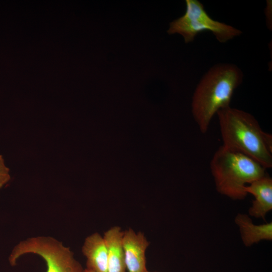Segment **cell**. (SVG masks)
<instances>
[{"label": "cell", "mask_w": 272, "mask_h": 272, "mask_svg": "<svg viewBox=\"0 0 272 272\" xmlns=\"http://www.w3.org/2000/svg\"><path fill=\"white\" fill-rule=\"evenodd\" d=\"M216 114L223 146L248 156L266 169L272 167V136L252 114L230 106Z\"/></svg>", "instance_id": "6da1fadb"}, {"label": "cell", "mask_w": 272, "mask_h": 272, "mask_svg": "<svg viewBox=\"0 0 272 272\" xmlns=\"http://www.w3.org/2000/svg\"><path fill=\"white\" fill-rule=\"evenodd\" d=\"M243 75L236 65L220 63L203 76L193 93L192 116L200 131L206 133L217 112L230 107L235 90L242 83Z\"/></svg>", "instance_id": "7a4b0ae2"}, {"label": "cell", "mask_w": 272, "mask_h": 272, "mask_svg": "<svg viewBox=\"0 0 272 272\" xmlns=\"http://www.w3.org/2000/svg\"><path fill=\"white\" fill-rule=\"evenodd\" d=\"M210 165L218 192L235 200L247 196V184L267 174L257 161L223 145L215 152Z\"/></svg>", "instance_id": "3957f363"}, {"label": "cell", "mask_w": 272, "mask_h": 272, "mask_svg": "<svg viewBox=\"0 0 272 272\" xmlns=\"http://www.w3.org/2000/svg\"><path fill=\"white\" fill-rule=\"evenodd\" d=\"M28 254H36L43 258L47 266L46 272H84V270L70 248L51 236L32 237L19 242L9 255L10 264L15 266L20 257Z\"/></svg>", "instance_id": "277c9868"}, {"label": "cell", "mask_w": 272, "mask_h": 272, "mask_svg": "<svg viewBox=\"0 0 272 272\" xmlns=\"http://www.w3.org/2000/svg\"><path fill=\"white\" fill-rule=\"evenodd\" d=\"M185 3V13L170 23L167 30L169 34H179L187 43L193 41L197 34L202 31H211L221 43L226 42L242 34L240 30L213 19L199 1L186 0Z\"/></svg>", "instance_id": "5b68a950"}, {"label": "cell", "mask_w": 272, "mask_h": 272, "mask_svg": "<svg viewBox=\"0 0 272 272\" xmlns=\"http://www.w3.org/2000/svg\"><path fill=\"white\" fill-rule=\"evenodd\" d=\"M150 243L144 233L132 229L123 232L122 245L126 268L128 272H146V251Z\"/></svg>", "instance_id": "8992f818"}, {"label": "cell", "mask_w": 272, "mask_h": 272, "mask_svg": "<svg viewBox=\"0 0 272 272\" xmlns=\"http://www.w3.org/2000/svg\"><path fill=\"white\" fill-rule=\"evenodd\" d=\"M245 192L252 194L255 199L249 209L250 216L265 219L272 209V179L267 174L246 185Z\"/></svg>", "instance_id": "52a82bcc"}, {"label": "cell", "mask_w": 272, "mask_h": 272, "mask_svg": "<svg viewBox=\"0 0 272 272\" xmlns=\"http://www.w3.org/2000/svg\"><path fill=\"white\" fill-rule=\"evenodd\" d=\"M86 258V269L91 272H107V252L105 241L98 233L86 238L82 248Z\"/></svg>", "instance_id": "ba28073f"}, {"label": "cell", "mask_w": 272, "mask_h": 272, "mask_svg": "<svg viewBox=\"0 0 272 272\" xmlns=\"http://www.w3.org/2000/svg\"><path fill=\"white\" fill-rule=\"evenodd\" d=\"M123 235L121 228L115 226L106 231L103 236L107 252V272L126 271Z\"/></svg>", "instance_id": "9c48e42d"}, {"label": "cell", "mask_w": 272, "mask_h": 272, "mask_svg": "<svg viewBox=\"0 0 272 272\" xmlns=\"http://www.w3.org/2000/svg\"><path fill=\"white\" fill-rule=\"evenodd\" d=\"M235 222L239 226L243 242L246 246H250L262 240H271V222L256 225L246 215L238 214Z\"/></svg>", "instance_id": "30bf717a"}, {"label": "cell", "mask_w": 272, "mask_h": 272, "mask_svg": "<svg viewBox=\"0 0 272 272\" xmlns=\"http://www.w3.org/2000/svg\"><path fill=\"white\" fill-rule=\"evenodd\" d=\"M9 169L6 166L2 155H0V189L10 180Z\"/></svg>", "instance_id": "8fae6325"}, {"label": "cell", "mask_w": 272, "mask_h": 272, "mask_svg": "<svg viewBox=\"0 0 272 272\" xmlns=\"http://www.w3.org/2000/svg\"><path fill=\"white\" fill-rule=\"evenodd\" d=\"M266 22H267V25L268 26H271L270 25V18H271V2L269 1H267V5L266 7ZM270 23L271 24V22H270Z\"/></svg>", "instance_id": "7c38bea8"}, {"label": "cell", "mask_w": 272, "mask_h": 272, "mask_svg": "<svg viewBox=\"0 0 272 272\" xmlns=\"http://www.w3.org/2000/svg\"><path fill=\"white\" fill-rule=\"evenodd\" d=\"M84 272H91V271H90L88 270L87 269H84Z\"/></svg>", "instance_id": "4fadbf2b"}, {"label": "cell", "mask_w": 272, "mask_h": 272, "mask_svg": "<svg viewBox=\"0 0 272 272\" xmlns=\"http://www.w3.org/2000/svg\"><path fill=\"white\" fill-rule=\"evenodd\" d=\"M146 272H150V271H149L148 270H147V271H146Z\"/></svg>", "instance_id": "5bb4252c"}]
</instances>
